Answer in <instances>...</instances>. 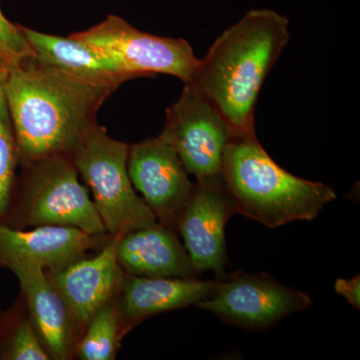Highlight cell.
<instances>
[{
    "label": "cell",
    "mask_w": 360,
    "mask_h": 360,
    "mask_svg": "<svg viewBox=\"0 0 360 360\" xmlns=\"http://www.w3.org/2000/svg\"><path fill=\"white\" fill-rule=\"evenodd\" d=\"M127 170L156 221L176 231L194 184L174 149L160 136L130 146Z\"/></svg>",
    "instance_id": "cell-10"
},
{
    "label": "cell",
    "mask_w": 360,
    "mask_h": 360,
    "mask_svg": "<svg viewBox=\"0 0 360 360\" xmlns=\"http://www.w3.org/2000/svg\"><path fill=\"white\" fill-rule=\"evenodd\" d=\"M160 136L174 149L187 174H193L196 180L221 174L231 129L191 85L184 84L179 101L167 108Z\"/></svg>",
    "instance_id": "cell-7"
},
{
    "label": "cell",
    "mask_w": 360,
    "mask_h": 360,
    "mask_svg": "<svg viewBox=\"0 0 360 360\" xmlns=\"http://www.w3.org/2000/svg\"><path fill=\"white\" fill-rule=\"evenodd\" d=\"M13 307L11 314L4 315L0 328V359L49 360L51 354L40 340L27 309Z\"/></svg>",
    "instance_id": "cell-18"
},
{
    "label": "cell",
    "mask_w": 360,
    "mask_h": 360,
    "mask_svg": "<svg viewBox=\"0 0 360 360\" xmlns=\"http://www.w3.org/2000/svg\"><path fill=\"white\" fill-rule=\"evenodd\" d=\"M18 165L20 158L4 85L0 89V224H4L11 210L18 181Z\"/></svg>",
    "instance_id": "cell-19"
},
{
    "label": "cell",
    "mask_w": 360,
    "mask_h": 360,
    "mask_svg": "<svg viewBox=\"0 0 360 360\" xmlns=\"http://www.w3.org/2000/svg\"><path fill=\"white\" fill-rule=\"evenodd\" d=\"M117 89L44 65L34 56L11 68L6 96L20 165L47 156L71 158Z\"/></svg>",
    "instance_id": "cell-1"
},
{
    "label": "cell",
    "mask_w": 360,
    "mask_h": 360,
    "mask_svg": "<svg viewBox=\"0 0 360 360\" xmlns=\"http://www.w3.org/2000/svg\"><path fill=\"white\" fill-rule=\"evenodd\" d=\"M110 236L61 225L18 229L0 224V269L33 265L56 272L86 257L89 251L101 250Z\"/></svg>",
    "instance_id": "cell-11"
},
{
    "label": "cell",
    "mask_w": 360,
    "mask_h": 360,
    "mask_svg": "<svg viewBox=\"0 0 360 360\" xmlns=\"http://www.w3.org/2000/svg\"><path fill=\"white\" fill-rule=\"evenodd\" d=\"M290 39L285 16L252 9L224 30L200 59L186 84L221 115L231 136L255 134L258 96Z\"/></svg>",
    "instance_id": "cell-2"
},
{
    "label": "cell",
    "mask_w": 360,
    "mask_h": 360,
    "mask_svg": "<svg viewBox=\"0 0 360 360\" xmlns=\"http://www.w3.org/2000/svg\"><path fill=\"white\" fill-rule=\"evenodd\" d=\"M221 179L236 213L269 229L314 219L338 198L330 186L300 179L279 167L255 134L231 137L224 150Z\"/></svg>",
    "instance_id": "cell-3"
},
{
    "label": "cell",
    "mask_w": 360,
    "mask_h": 360,
    "mask_svg": "<svg viewBox=\"0 0 360 360\" xmlns=\"http://www.w3.org/2000/svg\"><path fill=\"white\" fill-rule=\"evenodd\" d=\"M9 71H11V68H8L6 65L0 63V89L6 85Z\"/></svg>",
    "instance_id": "cell-22"
},
{
    "label": "cell",
    "mask_w": 360,
    "mask_h": 360,
    "mask_svg": "<svg viewBox=\"0 0 360 360\" xmlns=\"http://www.w3.org/2000/svg\"><path fill=\"white\" fill-rule=\"evenodd\" d=\"M11 270L20 281L28 315L51 359H72L79 336L68 305L45 270L33 265Z\"/></svg>",
    "instance_id": "cell-14"
},
{
    "label": "cell",
    "mask_w": 360,
    "mask_h": 360,
    "mask_svg": "<svg viewBox=\"0 0 360 360\" xmlns=\"http://www.w3.org/2000/svg\"><path fill=\"white\" fill-rule=\"evenodd\" d=\"M129 146L111 139L96 124L71 155L78 174L94 196V203L110 236L155 224L148 206L137 195L129 170Z\"/></svg>",
    "instance_id": "cell-5"
},
{
    "label": "cell",
    "mask_w": 360,
    "mask_h": 360,
    "mask_svg": "<svg viewBox=\"0 0 360 360\" xmlns=\"http://www.w3.org/2000/svg\"><path fill=\"white\" fill-rule=\"evenodd\" d=\"M21 167L4 224L18 229L61 225L92 236H108L70 158L47 156Z\"/></svg>",
    "instance_id": "cell-4"
},
{
    "label": "cell",
    "mask_w": 360,
    "mask_h": 360,
    "mask_svg": "<svg viewBox=\"0 0 360 360\" xmlns=\"http://www.w3.org/2000/svg\"><path fill=\"white\" fill-rule=\"evenodd\" d=\"M115 298L97 310L90 319L75 345V356L78 359H116L123 338Z\"/></svg>",
    "instance_id": "cell-17"
},
{
    "label": "cell",
    "mask_w": 360,
    "mask_h": 360,
    "mask_svg": "<svg viewBox=\"0 0 360 360\" xmlns=\"http://www.w3.org/2000/svg\"><path fill=\"white\" fill-rule=\"evenodd\" d=\"M117 260L129 276L191 278L198 274L176 231L158 221L123 234Z\"/></svg>",
    "instance_id": "cell-15"
},
{
    "label": "cell",
    "mask_w": 360,
    "mask_h": 360,
    "mask_svg": "<svg viewBox=\"0 0 360 360\" xmlns=\"http://www.w3.org/2000/svg\"><path fill=\"white\" fill-rule=\"evenodd\" d=\"M234 213L236 205L221 174L196 180L177 220L176 231L198 274L213 271L217 278L224 276L227 262L225 226Z\"/></svg>",
    "instance_id": "cell-9"
},
{
    "label": "cell",
    "mask_w": 360,
    "mask_h": 360,
    "mask_svg": "<svg viewBox=\"0 0 360 360\" xmlns=\"http://www.w3.org/2000/svg\"><path fill=\"white\" fill-rule=\"evenodd\" d=\"M122 236H111L96 257L80 258L56 272L45 271L68 305L79 338L97 310L115 300L122 285L124 271L117 260Z\"/></svg>",
    "instance_id": "cell-12"
},
{
    "label": "cell",
    "mask_w": 360,
    "mask_h": 360,
    "mask_svg": "<svg viewBox=\"0 0 360 360\" xmlns=\"http://www.w3.org/2000/svg\"><path fill=\"white\" fill-rule=\"evenodd\" d=\"M335 290L342 295L352 307L360 309V276L357 274L352 279L338 278L335 281Z\"/></svg>",
    "instance_id": "cell-21"
},
{
    "label": "cell",
    "mask_w": 360,
    "mask_h": 360,
    "mask_svg": "<svg viewBox=\"0 0 360 360\" xmlns=\"http://www.w3.org/2000/svg\"><path fill=\"white\" fill-rule=\"evenodd\" d=\"M217 281L214 295L196 307L238 328H267L311 305L309 295L283 285L269 274L236 271Z\"/></svg>",
    "instance_id": "cell-8"
},
{
    "label": "cell",
    "mask_w": 360,
    "mask_h": 360,
    "mask_svg": "<svg viewBox=\"0 0 360 360\" xmlns=\"http://www.w3.org/2000/svg\"><path fill=\"white\" fill-rule=\"evenodd\" d=\"M22 30L34 58L44 65L117 86L134 78L94 47L71 35L65 39L35 32L25 26Z\"/></svg>",
    "instance_id": "cell-16"
},
{
    "label": "cell",
    "mask_w": 360,
    "mask_h": 360,
    "mask_svg": "<svg viewBox=\"0 0 360 360\" xmlns=\"http://www.w3.org/2000/svg\"><path fill=\"white\" fill-rule=\"evenodd\" d=\"M34 56L28 44L22 26L11 22L0 8V63L8 68Z\"/></svg>",
    "instance_id": "cell-20"
},
{
    "label": "cell",
    "mask_w": 360,
    "mask_h": 360,
    "mask_svg": "<svg viewBox=\"0 0 360 360\" xmlns=\"http://www.w3.org/2000/svg\"><path fill=\"white\" fill-rule=\"evenodd\" d=\"M4 314H2L1 310H0V328H1L2 322H4Z\"/></svg>",
    "instance_id": "cell-23"
},
{
    "label": "cell",
    "mask_w": 360,
    "mask_h": 360,
    "mask_svg": "<svg viewBox=\"0 0 360 360\" xmlns=\"http://www.w3.org/2000/svg\"><path fill=\"white\" fill-rule=\"evenodd\" d=\"M217 281L143 277L124 274L115 302L122 335L153 315L196 305L214 295Z\"/></svg>",
    "instance_id": "cell-13"
},
{
    "label": "cell",
    "mask_w": 360,
    "mask_h": 360,
    "mask_svg": "<svg viewBox=\"0 0 360 360\" xmlns=\"http://www.w3.org/2000/svg\"><path fill=\"white\" fill-rule=\"evenodd\" d=\"M71 37L94 47L134 78L167 75L186 84L200 63L186 39L141 32L115 15Z\"/></svg>",
    "instance_id": "cell-6"
}]
</instances>
